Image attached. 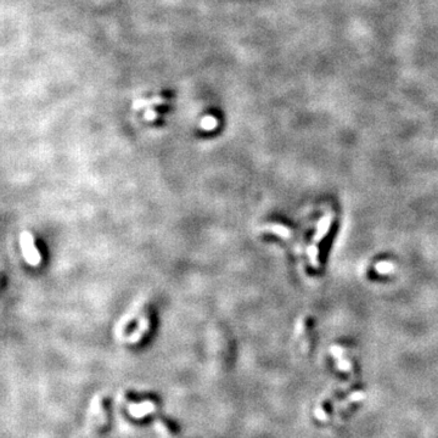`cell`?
<instances>
[{
  "label": "cell",
  "mask_w": 438,
  "mask_h": 438,
  "mask_svg": "<svg viewBox=\"0 0 438 438\" xmlns=\"http://www.w3.org/2000/svg\"><path fill=\"white\" fill-rule=\"evenodd\" d=\"M20 247H21L23 258H25V261L27 262L28 265H31V267H38L40 264L42 256H40V252L38 251L36 246V240H34L31 232L23 230L21 233V235H20Z\"/></svg>",
  "instance_id": "6da1fadb"
},
{
  "label": "cell",
  "mask_w": 438,
  "mask_h": 438,
  "mask_svg": "<svg viewBox=\"0 0 438 438\" xmlns=\"http://www.w3.org/2000/svg\"><path fill=\"white\" fill-rule=\"evenodd\" d=\"M149 326H150V320H149V317L146 314L141 315L139 321H138V326H136L135 330H134V331L131 332V335L129 336V337H128V342L138 343L139 341L141 340L142 337H144L146 332H148Z\"/></svg>",
  "instance_id": "7a4b0ae2"
}]
</instances>
